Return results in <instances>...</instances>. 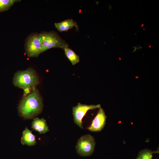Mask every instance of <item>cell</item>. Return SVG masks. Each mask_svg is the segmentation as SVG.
Listing matches in <instances>:
<instances>
[{"mask_svg": "<svg viewBox=\"0 0 159 159\" xmlns=\"http://www.w3.org/2000/svg\"><path fill=\"white\" fill-rule=\"evenodd\" d=\"M65 55L73 65L76 64L80 61V57L72 49L68 47L63 49Z\"/></svg>", "mask_w": 159, "mask_h": 159, "instance_id": "cell-11", "label": "cell"}, {"mask_svg": "<svg viewBox=\"0 0 159 159\" xmlns=\"http://www.w3.org/2000/svg\"><path fill=\"white\" fill-rule=\"evenodd\" d=\"M143 25V24H142V25H141V26L142 27Z\"/></svg>", "mask_w": 159, "mask_h": 159, "instance_id": "cell-14", "label": "cell"}, {"mask_svg": "<svg viewBox=\"0 0 159 159\" xmlns=\"http://www.w3.org/2000/svg\"><path fill=\"white\" fill-rule=\"evenodd\" d=\"M154 152L145 149L140 151L136 159H152Z\"/></svg>", "mask_w": 159, "mask_h": 159, "instance_id": "cell-13", "label": "cell"}, {"mask_svg": "<svg viewBox=\"0 0 159 159\" xmlns=\"http://www.w3.org/2000/svg\"><path fill=\"white\" fill-rule=\"evenodd\" d=\"M25 50L29 57H37L41 53V45L40 34L31 35L26 42Z\"/></svg>", "mask_w": 159, "mask_h": 159, "instance_id": "cell-5", "label": "cell"}, {"mask_svg": "<svg viewBox=\"0 0 159 159\" xmlns=\"http://www.w3.org/2000/svg\"><path fill=\"white\" fill-rule=\"evenodd\" d=\"M106 118L107 116L104 110L101 107H100L97 114L87 129L91 132L101 131L105 126Z\"/></svg>", "mask_w": 159, "mask_h": 159, "instance_id": "cell-7", "label": "cell"}, {"mask_svg": "<svg viewBox=\"0 0 159 159\" xmlns=\"http://www.w3.org/2000/svg\"><path fill=\"white\" fill-rule=\"evenodd\" d=\"M43 107L42 98L38 91L34 89L21 101L18 112L21 117L26 119H31L42 112Z\"/></svg>", "mask_w": 159, "mask_h": 159, "instance_id": "cell-1", "label": "cell"}, {"mask_svg": "<svg viewBox=\"0 0 159 159\" xmlns=\"http://www.w3.org/2000/svg\"><path fill=\"white\" fill-rule=\"evenodd\" d=\"M39 82V77L35 71L29 68L17 72L14 75L13 83L15 86L24 90L34 89Z\"/></svg>", "mask_w": 159, "mask_h": 159, "instance_id": "cell-2", "label": "cell"}, {"mask_svg": "<svg viewBox=\"0 0 159 159\" xmlns=\"http://www.w3.org/2000/svg\"><path fill=\"white\" fill-rule=\"evenodd\" d=\"M35 136L27 127L22 132L21 138V143L23 145H26L29 146L34 145L37 143Z\"/></svg>", "mask_w": 159, "mask_h": 159, "instance_id": "cell-10", "label": "cell"}, {"mask_svg": "<svg viewBox=\"0 0 159 159\" xmlns=\"http://www.w3.org/2000/svg\"><path fill=\"white\" fill-rule=\"evenodd\" d=\"M57 29L60 32L67 31L75 26L77 29L78 27L77 22L72 19L64 20L61 22L54 23Z\"/></svg>", "mask_w": 159, "mask_h": 159, "instance_id": "cell-9", "label": "cell"}, {"mask_svg": "<svg viewBox=\"0 0 159 159\" xmlns=\"http://www.w3.org/2000/svg\"><path fill=\"white\" fill-rule=\"evenodd\" d=\"M18 0H0V12L8 10Z\"/></svg>", "mask_w": 159, "mask_h": 159, "instance_id": "cell-12", "label": "cell"}, {"mask_svg": "<svg viewBox=\"0 0 159 159\" xmlns=\"http://www.w3.org/2000/svg\"><path fill=\"white\" fill-rule=\"evenodd\" d=\"M96 143L93 137L89 134L82 136L78 140L76 148L77 153L82 156H88L93 153Z\"/></svg>", "mask_w": 159, "mask_h": 159, "instance_id": "cell-4", "label": "cell"}, {"mask_svg": "<svg viewBox=\"0 0 159 159\" xmlns=\"http://www.w3.org/2000/svg\"><path fill=\"white\" fill-rule=\"evenodd\" d=\"M41 45V53L53 48L63 49L68 44L54 32H44L40 34Z\"/></svg>", "mask_w": 159, "mask_h": 159, "instance_id": "cell-3", "label": "cell"}, {"mask_svg": "<svg viewBox=\"0 0 159 159\" xmlns=\"http://www.w3.org/2000/svg\"><path fill=\"white\" fill-rule=\"evenodd\" d=\"M32 128L40 134H44L49 131L46 121L43 118H34L32 122Z\"/></svg>", "mask_w": 159, "mask_h": 159, "instance_id": "cell-8", "label": "cell"}, {"mask_svg": "<svg viewBox=\"0 0 159 159\" xmlns=\"http://www.w3.org/2000/svg\"><path fill=\"white\" fill-rule=\"evenodd\" d=\"M101 105H87L79 102L77 105L73 107L72 109V114L74 122L81 129H83L82 120L88 111L99 108Z\"/></svg>", "mask_w": 159, "mask_h": 159, "instance_id": "cell-6", "label": "cell"}]
</instances>
